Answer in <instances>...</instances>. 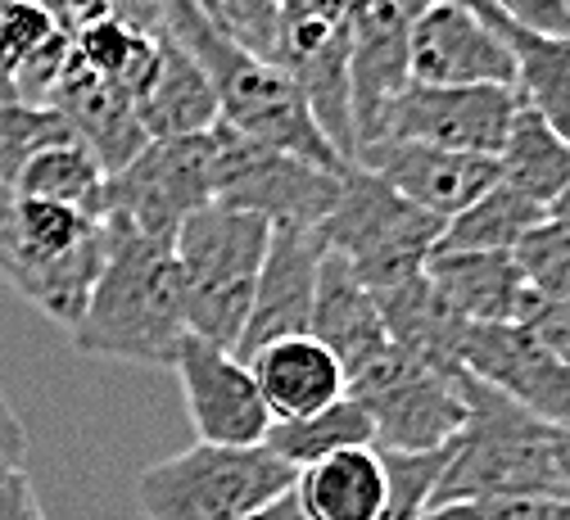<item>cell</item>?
Wrapping results in <instances>:
<instances>
[{
	"instance_id": "obj_1",
	"label": "cell",
	"mask_w": 570,
	"mask_h": 520,
	"mask_svg": "<svg viewBox=\"0 0 570 520\" xmlns=\"http://www.w3.org/2000/svg\"><path fill=\"white\" fill-rule=\"evenodd\" d=\"M186 335L173 245L140 236L122 217H105V267L82 322L68 331L73 349L109 362L173 366Z\"/></svg>"
},
{
	"instance_id": "obj_2",
	"label": "cell",
	"mask_w": 570,
	"mask_h": 520,
	"mask_svg": "<svg viewBox=\"0 0 570 520\" xmlns=\"http://www.w3.org/2000/svg\"><path fill=\"white\" fill-rule=\"evenodd\" d=\"M164 23L208 72L213 96H218V122L223 127L240 131L245 140L267 145V150L317 164L326 173L353 168L326 140V131L313 118L304 91L295 87V78L281 63L240 50L199 6H190V0H164Z\"/></svg>"
},
{
	"instance_id": "obj_3",
	"label": "cell",
	"mask_w": 570,
	"mask_h": 520,
	"mask_svg": "<svg viewBox=\"0 0 570 520\" xmlns=\"http://www.w3.org/2000/svg\"><path fill=\"white\" fill-rule=\"evenodd\" d=\"M466 421L444 443V467L431 493V507L471 502V498H530V493H570L557 462V425L517 408L471 371H462Z\"/></svg>"
},
{
	"instance_id": "obj_4",
	"label": "cell",
	"mask_w": 570,
	"mask_h": 520,
	"mask_svg": "<svg viewBox=\"0 0 570 520\" xmlns=\"http://www.w3.org/2000/svg\"><path fill=\"white\" fill-rule=\"evenodd\" d=\"M105 267V222L0 186V281L73 331Z\"/></svg>"
},
{
	"instance_id": "obj_5",
	"label": "cell",
	"mask_w": 570,
	"mask_h": 520,
	"mask_svg": "<svg viewBox=\"0 0 570 520\" xmlns=\"http://www.w3.org/2000/svg\"><path fill=\"white\" fill-rule=\"evenodd\" d=\"M272 245V227L263 217L208 204L199 208L173 241V263L181 281V313L195 340L218 349H240L258 272Z\"/></svg>"
},
{
	"instance_id": "obj_6",
	"label": "cell",
	"mask_w": 570,
	"mask_h": 520,
	"mask_svg": "<svg viewBox=\"0 0 570 520\" xmlns=\"http://www.w3.org/2000/svg\"><path fill=\"white\" fill-rule=\"evenodd\" d=\"M295 480L299 475L267 443L258 449L190 443L136 475V502L146 520H245L295 493Z\"/></svg>"
},
{
	"instance_id": "obj_7",
	"label": "cell",
	"mask_w": 570,
	"mask_h": 520,
	"mask_svg": "<svg viewBox=\"0 0 570 520\" xmlns=\"http://www.w3.org/2000/svg\"><path fill=\"white\" fill-rule=\"evenodd\" d=\"M440 236V217L421 213L394 186H385L376 173L358 164L344 173L335 213L322 222L326 249L340 254L372 294L425 276V263H431Z\"/></svg>"
},
{
	"instance_id": "obj_8",
	"label": "cell",
	"mask_w": 570,
	"mask_h": 520,
	"mask_svg": "<svg viewBox=\"0 0 570 520\" xmlns=\"http://www.w3.org/2000/svg\"><path fill=\"white\" fill-rule=\"evenodd\" d=\"M348 399L372 421L381 453H440L462 430V371H440L390 340L348 376Z\"/></svg>"
},
{
	"instance_id": "obj_9",
	"label": "cell",
	"mask_w": 570,
	"mask_h": 520,
	"mask_svg": "<svg viewBox=\"0 0 570 520\" xmlns=\"http://www.w3.org/2000/svg\"><path fill=\"white\" fill-rule=\"evenodd\" d=\"M213 204L263 217L267 227H299L322 232V222L335 213L344 173H326L295 155L267 150L258 140H245L232 127H213Z\"/></svg>"
},
{
	"instance_id": "obj_10",
	"label": "cell",
	"mask_w": 570,
	"mask_h": 520,
	"mask_svg": "<svg viewBox=\"0 0 570 520\" xmlns=\"http://www.w3.org/2000/svg\"><path fill=\"white\" fill-rule=\"evenodd\" d=\"M363 0H285L276 63L304 91L326 140L353 164V91H348V46L353 14Z\"/></svg>"
},
{
	"instance_id": "obj_11",
	"label": "cell",
	"mask_w": 570,
	"mask_h": 520,
	"mask_svg": "<svg viewBox=\"0 0 570 520\" xmlns=\"http://www.w3.org/2000/svg\"><path fill=\"white\" fill-rule=\"evenodd\" d=\"M213 204V136L150 140L127 168L109 177V217H122L140 236L173 245L186 222Z\"/></svg>"
},
{
	"instance_id": "obj_12",
	"label": "cell",
	"mask_w": 570,
	"mask_h": 520,
	"mask_svg": "<svg viewBox=\"0 0 570 520\" xmlns=\"http://www.w3.org/2000/svg\"><path fill=\"white\" fill-rule=\"evenodd\" d=\"M517 109L521 100L508 87H416L407 82L381 114L367 145L407 140V145H431V150L498 159ZM367 145H358V150H367Z\"/></svg>"
},
{
	"instance_id": "obj_13",
	"label": "cell",
	"mask_w": 570,
	"mask_h": 520,
	"mask_svg": "<svg viewBox=\"0 0 570 520\" xmlns=\"http://www.w3.org/2000/svg\"><path fill=\"white\" fill-rule=\"evenodd\" d=\"M173 371L199 443H218V449H258V443H267L276 421L254 385L249 362H240L232 349L186 335Z\"/></svg>"
},
{
	"instance_id": "obj_14",
	"label": "cell",
	"mask_w": 570,
	"mask_h": 520,
	"mask_svg": "<svg viewBox=\"0 0 570 520\" xmlns=\"http://www.w3.org/2000/svg\"><path fill=\"white\" fill-rule=\"evenodd\" d=\"M407 72L416 87H508L517 91V63L489 14L466 0H435L412 23Z\"/></svg>"
},
{
	"instance_id": "obj_15",
	"label": "cell",
	"mask_w": 570,
	"mask_h": 520,
	"mask_svg": "<svg viewBox=\"0 0 570 520\" xmlns=\"http://www.w3.org/2000/svg\"><path fill=\"white\" fill-rule=\"evenodd\" d=\"M462 371L534 412L539 421L570 430V366L552 357L521 322L508 326H466L458 349Z\"/></svg>"
},
{
	"instance_id": "obj_16",
	"label": "cell",
	"mask_w": 570,
	"mask_h": 520,
	"mask_svg": "<svg viewBox=\"0 0 570 520\" xmlns=\"http://www.w3.org/2000/svg\"><path fill=\"white\" fill-rule=\"evenodd\" d=\"M435 0H363L353 14V46H348V91H353V155L372 140L390 100L412 82L407 46L412 23Z\"/></svg>"
},
{
	"instance_id": "obj_17",
	"label": "cell",
	"mask_w": 570,
	"mask_h": 520,
	"mask_svg": "<svg viewBox=\"0 0 570 520\" xmlns=\"http://www.w3.org/2000/svg\"><path fill=\"white\" fill-rule=\"evenodd\" d=\"M322 258H326L322 232L272 227V245H267L258 290H254V308H249V322H245V335H240V349H236L240 362H249L272 340L308 335Z\"/></svg>"
},
{
	"instance_id": "obj_18",
	"label": "cell",
	"mask_w": 570,
	"mask_h": 520,
	"mask_svg": "<svg viewBox=\"0 0 570 520\" xmlns=\"http://www.w3.org/2000/svg\"><path fill=\"white\" fill-rule=\"evenodd\" d=\"M353 164L376 173L407 204L440 222H453L462 208H471L484 190L498 186V159L431 150V145H407V140H376L367 150H358Z\"/></svg>"
},
{
	"instance_id": "obj_19",
	"label": "cell",
	"mask_w": 570,
	"mask_h": 520,
	"mask_svg": "<svg viewBox=\"0 0 570 520\" xmlns=\"http://www.w3.org/2000/svg\"><path fill=\"white\" fill-rule=\"evenodd\" d=\"M46 105L73 127V136L109 168V177L118 168H127L150 145L146 127H140V114H136V100L127 91L109 87L105 78H96L87 63H78V55L59 72Z\"/></svg>"
},
{
	"instance_id": "obj_20",
	"label": "cell",
	"mask_w": 570,
	"mask_h": 520,
	"mask_svg": "<svg viewBox=\"0 0 570 520\" xmlns=\"http://www.w3.org/2000/svg\"><path fill=\"white\" fill-rule=\"evenodd\" d=\"M249 371L272 421H308L348 399L344 366L317 335H285L263 344L249 357Z\"/></svg>"
},
{
	"instance_id": "obj_21",
	"label": "cell",
	"mask_w": 570,
	"mask_h": 520,
	"mask_svg": "<svg viewBox=\"0 0 570 520\" xmlns=\"http://www.w3.org/2000/svg\"><path fill=\"white\" fill-rule=\"evenodd\" d=\"M425 281L440 304L466 326H508L521 322L530 290L512 254H431Z\"/></svg>"
},
{
	"instance_id": "obj_22",
	"label": "cell",
	"mask_w": 570,
	"mask_h": 520,
	"mask_svg": "<svg viewBox=\"0 0 570 520\" xmlns=\"http://www.w3.org/2000/svg\"><path fill=\"white\" fill-rule=\"evenodd\" d=\"M317 335L344 366V376H353L358 366H367L381 349H390V331L381 322L376 294L353 276V267L326 249L322 272H317V300H313V326Z\"/></svg>"
},
{
	"instance_id": "obj_23",
	"label": "cell",
	"mask_w": 570,
	"mask_h": 520,
	"mask_svg": "<svg viewBox=\"0 0 570 520\" xmlns=\"http://www.w3.org/2000/svg\"><path fill=\"white\" fill-rule=\"evenodd\" d=\"M140 127L150 140H173V136H199L218 127V96H213L208 72L199 68V59L168 32H159V63L150 87L136 100Z\"/></svg>"
},
{
	"instance_id": "obj_24",
	"label": "cell",
	"mask_w": 570,
	"mask_h": 520,
	"mask_svg": "<svg viewBox=\"0 0 570 520\" xmlns=\"http://www.w3.org/2000/svg\"><path fill=\"white\" fill-rule=\"evenodd\" d=\"M159 32H164V23L140 28L127 14L96 6L73 28V55H78V63H87L96 72V78H105L109 87L140 100V91L150 87L155 63H159Z\"/></svg>"
},
{
	"instance_id": "obj_25",
	"label": "cell",
	"mask_w": 570,
	"mask_h": 520,
	"mask_svg": "<svg viewBox=\"0 0 570 520\" xmlns=\"http://www.w3.org/2000/svg\"><path fill=\"white\" fill-rule=\"evenodd\" d=\"M376 308H381V322H385V331L399 349H407L412 357L431 362L440 371H462L458 349H462L466 322H458L440 304V294L431 290L425 276H416L407 285H394V290H381Z\"/></svg>"
},
{
	"instance_id": "obj_26",
	"label": "cell",
	"mask_w": 570,
	"mask_h": 520,
	"mask_svg": "<svg viewBox=\"0 0 570 520\" xmlns=\"http://www.w3.org/2000/svg\"><path fill=\"white\" fill-rule=\"evenodd\" d=\"M484 10V6H480ZM498 37L508 41L517 63V100L543 118L566 145H570V41L566 37H534L512 23H503L493 10H484Z\"/></svg>"
},
{
	"instance_id": "obj_27",
	"label": "cell",
	"mask_w": 570,
	"mask_h": 520,
	"mask_svg": "<svg viewBox=\"0 0 570 520\" xmlns=\"http://www.w3.org/2000/svg\"><path fill=\"white\" fill-rule=\"evenodd\" d=\"M498 181L525 195L530 204H539L543 213L570 186V145L543 118H534L525 105L517 109L503 150H498Z\"/></svg>"
},
{
	"instance_id": "obj_28",
	"label": "cell",
	"mask_w": 570,
	"mask_h": 520,
	"mask_svg": "<svg viewBox=\"0 0 570 520\" xmlns=\"http://www.w3.org/2000/svg\"><path fill=\"white\" fill-rule=\"evenodd\" d=\"M10 190L32 195V199H50V204H63V208H78L96 222L109 217V168L87 150L78 136L41 150L19 173V181Z\"/></svg>"
},
{
	"instance_id": "obj_29",
	"label": "cell",
	"mask_w": 570,
	"mask_h": 520,
	"mask_svg": "<svg viewBox=\"0 0 570 520\" xmlns=\"http://www.w3.org/2000/svg\"><path fill=\"white\" fill-rule=\"evenodd\" d=\"M539 222H548V213L539 204H530L525 195L498 181L471 208H462L453 222H444L435 254H517V245Z\"/></svg>"
},
{
	"instance_id": "obj_30",
	"label": "cell",
	"mask_w": 570,
	"mask_h": 520,
	"mask_svg": "<svg viewBox=\"0 0 570 520\" xmlns=\"http://www.w3.org/2000/svg\"><path fill=\"white\" fill-rule=\"evenodd\" d=\"M267 449L291 467L295 475L331 453H344V449H376L372 439V421L367 412L353 403V399H340L335 408L308 416V421H276L272 434H267Z\"/></svg>"
},
{
	"instance_id": "obj_31",
	"label": "cell",
	"mask_w": 570,
	"mask_h": 520,
	"mask_svg": "<svg viewBox=\"0 0 570 520\" xmlns=\"http://www.w3.org/2000/svg\"><path fill=\"white\" fill-rule=\"evenodd\" d=\"M59 140H73V127L50 105L0 100V186H14L19 173Z\"/></svg>"
},
{
	"instance_id": "obj_32",
	"label": "cell",
	"mask_w": 570,
	"mask_h": 520,
	"mask_svg": "<svg viewBox=\"0 0 570 520\" xmlns=\"http://www.w3.org/2000/svg\"><path fill=\"white\" fill-rule=\"evenodd\" d=\"M512 258L525 276V290L539 304H566L570 308V232H561L548 217L517 245Z\"/></svg>"
},
{
	"instance_id": "obj_33",
	"label": "cell",
	"mask_w": 570,
	"mask_h": 520,
	"mask_svg": "<svg viewBox=\"0 0 570 520\" xmlns=\"http://www.w3.org/2000/svg\"><path fill=\"white\" fill-rule=\"evenodd\" d=\"M281 10H285V0H213V23H218L240 50L276 63Z\"/></svg>"
},
{
	"instance_id": "obj_34",
	"label": "cell",
	"mask_w": 570,
	"mask_h": 520,
	"mask_svg": "<svg viewBox=\"0 0 570 520\" xmlns=\"http://www.w3.org/2000/svg\"><path fill=\"white\" fill-rule=\"evenodd\" d=\"M421 520H570V493H530V498H471L431 507Z\"/></svg>"
},
{
	"instance_id": "obj_35",
	"label": "cell",
	"mask_w": 570,
	"mask_h": 520,
	"mask_svg": "<svg viewBox=\"0 0 570 520\" xmlns=\"http://www.w3.org/2000/svg\"><path fill=\"white\" fill-rule=\"evenodd\" d=\"M475 6L493 10L503 23L534 32V37H566L570 41V6L566 0H475Z\"/></svg>"
},
{
	"instance_id": "obj_36",
	"label": "cell",
	"mask_w": 570,
	"mask_h": 520,
	"mask_svg": "<svg viewBox=\"0 0 570 520\" xmlns=\"http://www.w3.org/2000/svg\"><path fill=\"white\" fill-rule=\"evenodd\" d=\"M521 326H525L552 357H561V362L570 366V308H566V304H539L534 294H530V304H525V313H521Z\"/></svg>"
},
{
	"instance_id": "obj_37",
	"label": "cell",
	"mask_w": 570,
	"mask_h": 520,
	"mask_svg": "<svg viewBox=\"0 0 570 520\" xmlns=\"http://www.w3.org/2000/svg\"><path fill=\"white\" fill-rule=\"evenodd\" d=\"M0 467H28V430L0 390Z\"/></svg>"
},
{
	"instance_id": "obj_38",
	"label": "cell",
	"mask_w": 570,
	"mask_h": 520,
	"mask_svg": "<svg viewBox=\"0 0 570 520\" xmlns=\"http://www.w3.org/2000/svg\"><path fill=\"white\" fill-rule=\"evenodd\" d=\"M6 6H41V10H55L68 28H78L100 6V0H0V10H6Z\"/></svg>"
},
{
	"instance_id": "obj_39",
	"label": "cell",
	"mask_w": 570,
	"mask_h": 520,
	"mask_svg": "<svg viewBox=\"0 0 570 520\" xmlns=\"http://www.w3.org/2000/svg\"><path fill=\"white\" fill-rule=\"evenodd\" d=\"M245 520H304V516H299L295 493H285L281 502H272V507H263V511H254V516H245Z\"/></svg>"
},
{
	"instance_id": "obj_40",
	"label": "cell",
	"mask_w": 570,
	"mask_h": 520,
	"mask_svg": "<svg viewBox=\"0 0 570 520\" xmlns=\"http://www.w3.org/2000/svg\"><path fill=\"white\" fill-rule=\"evenodd\" d=\"M0 520H46V507L37 502V489H32L28 498H19V502H14L6 516H0Z\"/></svg>"
},
{
	"instance_id": "obj_41",
	"label": "cell",
	"mask_w": 570,
	"mask_h": 520,
	"mask_svg": "<svg viewBox=\"0 0 570 520\" xmlns=\"http://www.w3.org/2000/svg\"><path fill=\"white\" fill-rule=\"evenodd\" d=\"M548 217L557 222V227H561V232H570V186H566V195H561V199H557V204L548 208Z\"/></svg>"
},
{
	"instance_id": "obj_42",
	"label": "cell",
	"mask_w": 570,
	"mask_h": 520,
	"mask_svg": "<svg viewBox=\"0 0 570 520\" xmlns=\"http://www.w3.org/2000/svg\"><path fill=\"white\" fill-rule=\"evenodd\" d=\"M557 462H561V475L570 484V430H557Z\"/></svg>"
},
{
	"instance_id": "obj_43",
	"label": "cell",
	"mask_w": 570,
	"mask_h": 520,
	"mask_svg": "<svg viewBox=\"0 0 570 520\" xmlns=\"http://www.w3.org/2000/svg\"><path fill=\"white\" fill-rule=\"evenodd\" d=\"M466 6H475V0H466Z\"/></svg>"
},
{
	"instance_id": "obj_44",
	"label": "cell",
	"mask_w": 570,
	"mask_h": 520,
	"mask_svg": "<svg viewBox=\"0 0 570 520\" xmlns=\"http://www.w3.org/2000/svg\"><path fill=\"white\" fill-rule=\"evenodd\" d=\"M566 6H570V0H566Z\"/></svg>"
}]
</instances>
